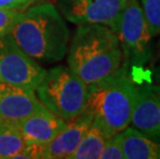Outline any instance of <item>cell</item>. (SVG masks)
Instances as JSON below:
<instances>
[{
  "instance_id": "6da1fadb",
  "label": "cell",
  "mask_w": 160,
  "mask_h": 159,
  "mask_svg": "<svg viewBox=\"0 0 160 159\" xmlns=\"http://www.w3.org/2000/svg\"><path fill=\"white\" fill-rule=\"evenodd\" d=\"M9 33L17 45L38 63L59 62L67 54L70 32L53 3L30 5L21 12Z\"/></svg>"
},
{
  "instance_id": "7a4b0ae2",
  "label": "cell",
  "mask_w": 160,
  "mask_h": 159,
  "mask_svg": "<svg viewBox=\"0 0 160 159\" xmlns=\"http://www.w3.org/2000/svg\"><path fill=\"white\" fill-rule=\"evenodd\" d=\"M66 55L67 66L87 85L103 80L123 65L118 36L104 25H78Z\"/></svg>"
},
{
  "instance_id": "3957f363",
  "label": "cell",
  "mask_w": 160,
  "mask_h": 159,
  "mask_svg": "<svg viewBox=\"0 0 160 159\" xmlns=\"http://www.w3.org/2000/svg\"><path fill=\"white\" fill-rule=\"evenodd\" d=\"M137 93L138 87L124 65L103 80L88 85L86 109L93 117L92 123L107 138L130 125Z\"/></svg>"
},
{
  "instance_id": "277c9868",
  "label": "cell",
  "mask_w": 160,
  "mask_h": 159,
  "mask_svg": "<svg viewBox=\"0 0 160 159\" xmlns=\"http://www.w3.org/2000/svg\"><path fill=\"white\" fill-rule=\"evenodd\" d=\"M35 94L48 110L69 122L86 109L88 85L68 66L57 65L47 70Z\"/></svg>"
},
{
  "instance_id": "5b68a950",
  "label": "cell",
  "mask_w": 160,
  "mask_h": 159,
  "mask_svg": "<svg viewBox=\"0 0 160 159\" xmlns=\"http://www.w3.org/2000/svg\"><path fill=\"white\" fill-rule=\"evenodd\" d=\"M114 31L120 42L124 66H142L151 61L153 35L138 0L126 1Z\"/></svg>"
},
{
  "instance_id": "8992f818",
  "label": "cell",
  "mask_w": 160,
  "mask_h": 159,
  "mask_svg": "<svg viewBox=\"0 0 160 159\" xmlns=\"http://www.w3.org/2000/svg\"><path fill=\"white\" fill-rule=\"evenodd\" d=\"M46 72L17 45L11 33L0 37V82L35 91Z\"/></svg>"
},
{
  "instance_id": "52a82bcc",
  "label": "cell",
  "mask_w": 160,
  "mask_h": 159,
  "mask_svg": "<svg viewBox=\"0 0 160 159\" xmlns=\"http://www.w3.org/2000/svg\"><path fill=\"white\" fill-rule=\"evenodd\" d=\"M127 0H56L63 18L74 25L98 24L115 29Z\"/></svg>"
},
{
  "instance_id": "ba28073f",
  "label": "cell",
  "mask_w": 160,
  "mask_h": 159,
  "mask_svg": "<svg viewBox=\"0 0 160 159\" xmlns=\"http://www.w3.org/2000/svg\"><path fill=\"white\" fill-rule=\"evenodd\" d=\"M42 106L35 91L0 82V128L18 126Z\"/></svg>"
},
{
  "instance_id": "9c48e42d",
  "label": "cell",
  "mask_w": 160,
  "mask_h": 159,
  "mask_svg": "<svg viewBox=\"0 0 160 159\" xmlns=\"http://www.w3.org/2000/svg\"><path fill=\"white\" fill-rule=\"evenodd\" d=\"M130 124L142 133L160 141V86L138 87L137 100Z\"/></svg>"
},
{
  "instance_id": "30bf717a",
  "label": "cell",
  "mask_w": 160,
  "mask_h": 159,
  "mask_svg": "<svg viewBox=\"0 0 160 159\" xmlns=\"http://www.w3.org/2000/svg\"><path fill=\"white\" fill-rule=\"evenodd\" d=\"M93 122V117L85 109L76 118L67 122L63 129L43 148V158L69 159L85 133Z\"/></svg>"
},
{
  "instance_id": "8fae6325",
  "label": "cell",
  "mask_w": 160,
  "mask_h": 159,
  "mask_svg": "<svg viewBox=\"0 0 160 159\" xmlns=\"http://www.w3.org/2000/svg\"><path fill=\"white\" fill-rule=\"evenodd\" d=\"M66 123L42 104L20 123L19 129L26 144L46 146L63 129Z\"/></svg>"
},
{
  "instance_id": "7c38bea8",
  "label": "cell",
  "mask_w": 160,
  "mask_h": 159,
  "mask_svg": "<svg viewBox=\"0 0 160 159\" xmlns=\"http://www.w3.org/2000/svg\"><path fill=\"white\" fill-rule=\"evenodd\" d=\"M124 159H160V142L133 126L121 131Z\"/></svg>"
},
{
  "instance_id": "4fadbf2b",
  "label": "cell",
  "mask_w": 160,
  "mask_h": 159,
  "mask_svg": "<svg viewBox=\"0 0 160 159\" xmlns=\"http://www.w3.org/2000/svg\"><path fill=\"white\" fill-rule=\"evenodd\" d=\"M105 142H107V137L99 127L92 123L69 159L100 158Z\"/></svg>"
},
{
  "instance_id": "5bb4252c",
  "label": "cell",
  "mask_w": 160,
  "mask_h": 159,
  "mask_svg": "<svg viewBox=\"0 0 160 159\" xmlns=\"http://www.w3.org/2000/svg\"><path fill=\"white\" fill-rule=\"evenodd\" d=\"M26 143L18 126L0 128V159L15 158Z\"/></svg>"
},
{
  "instance_id": "9a60e30c",
  "label": "cell",
  "mask_w": 160,
  "mask_h": 159,
  "mask_svg": "<svg viewBox=\"0 0 160 159\" xmlns=\"http://www.w3.org/2000/svg\"><path fill=\"white\" fill-rule=\"evenodd\" d=\"M153 37L160 34V0H138Z\"/></svg>"
},
{
  "instance_id": "2e32d148",
  "label": "cell",
  "mask_w": 160,
  "mask_h": 159,
  "mask_svg": "<svg viewBox=\"0 0 160 159\" xmlns=\"http://www.w3.org/2000/svg\"><path fill=\"white\" fill-rule=\"evenodd\" d=\"M101 159H124L123 150H122L121 132L114 134L113 137L107 138L104 144Z\"/></svg>"
},
{
  "instance_id": "e0dca14e",
  "label": "cell",
  "mask_w": 160,
  "mask_h": 159,
  "mask_svg": "<svg viewBox=\"0 0 160 159\" xmlns=\"http://www.w3.org/2000/svg\"><path fill=\"white\" fill-rule=\"evenodd\" d=\"M20 12H21L0 9V37L9 33Z\"/></svg>"
},
{
  "instance_id": "ac0fdd59",
  "label": "cell",
  "mask_w": 160,
  "mask_h": 159,
  "mask_svg": "<svg viewBox=\"0 0 160 159\" xmlns=\"http://www.w3.org/2000/svg\"><path fill=\"white\" fill-rule=\"evenodd\" d=\"M35 0H0V9L23 12L32 5Z\"/></svg>"
},
{
  "instance_id": "d6986e66",
  "label": "cell",
  "mask_w": 160,
  "mask_h": 159,
  "mask_svg": "<svg viewBox=\"0 0 160 159\" xmlns=\"http://www.w3.org/2000/svg\"><path fill=\"white\" fill-rule=\"evenodd\" d=\"M154 77H155L156 84L160 86V64H158L154 68Z\"/></svg>"
},
{
  "instance_id": "ffe728a7",
  "label": "cell",
  "mask_w": 160,
  "mask_h": 159,
  "mask_svg": "<svg viewBox=\"0 0 160 159\" xmlns=\"http://www.w3.org/2000/svg\"><path fill=\"white\" fill-rule=\"evenodd\" d=\"M157 57L160 59V36H159V40H158V42H157Z\"/></svg>"
}]
</instances>
